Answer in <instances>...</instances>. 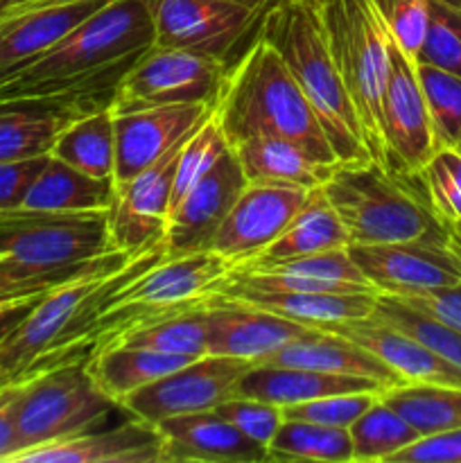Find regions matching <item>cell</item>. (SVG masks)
Returning a JSON list of instances; mask_svg holds the SVG:
<instances>
[{"label": "cell", "instance_id": "6da1fadb", "mask_svg": "<svg viewBox=\"0 0 461 463\" xmlns=\"http://www.w3.org/2000/svg\"><path fill=\"white\" fill-rule=\"evenodd\" d=\"M152 48L147 0H108L52 48L0 75V104L75 98L111 109L118 81Z\"/></svg>", "mask_w": 461, "mask_h": 463}, {"label": "cell", "instance_id": "7a4b0ae2", "mask_svg": "<svg viewBox=\"0 0 461 463\" xmlns=\"http://www.w3.org/2000/svg\"><path fill=\"white\" fill-rule=\"evenodd\" d=\"M131 256L113 251L107 211L0 213V285L45 294L81 276L120 269Z\"/></svg>", "mask_w": 461, "mask_h": 463}, {"label": "cell", "instance_id": "3957f363", "mask_svg": "<svg viewBox=\"0 0 461 463\" xmlns=\"http://www.w3.org/2000/svg\"><path fill=\"white\" fill-rule=\"evenodd\" d=\"M212 113L230 147L258 136H271L292 140L328 165L339 161L315 109L274 45L260 34V27L226 66Z\"/></svg>", "mask_w": 461, "mask_h": 463}, {"label": "cell", "instance_id": "277c9868", "mask_svg": "<svg viewBox=\"0 0 461 463\" xmlns=\"http://www.w3.org/2000/svg\"><path fill=\"white\" fill-rule=\"evenodd\" d=\"M260 34L274 45L301 86L339 161L369 158L316 0H274L262 14Z\"/></svg>", "mask_w": 461, "mask_h": 463}, {"label": "cell", "instance_id": "5b68a950", "mask_svg": "<svg viewBox=\"0 0 461 463\" xmlns=\"http://www.w3.org/2000/svg\"><path fill=\"white\" fill-rule=\"evenodd\" d=\"M321 190L351 244L450 242L419 179H402L373 158L337 161Z\"/></svg>", "mask_w": 461, "mask_h": 463}, {"label": "cell", "instance_id": "8992f818", "mask_svg": "<svg viewBox=\"0 0 461 463\" xmlns=\"http://www.w3.org/2000/svg\"><path fill=\"white\" fill-rule=\"evenodd\" d=\"M316 5L369 158L387 167L382 131V95L389 75L387 27L371 0H316Z\"/></svg>", "mask_w": 461, "mask_h": 463}, {"label": "cell", "instance_id": "52a82bcc", "mask_svg": "<svg viewBox=\"0 0 461 463\" xmlns=\"http://www.w3.org/2000/svg\"><path fill=\"white\" fill-rule=\"evenodd\" d=\"M118 410L122 407L98 387L86 360L27 375L14 407L21 452L98 430Z\"/></svg>", "mask_w": 461, "mask_h": 463}, {"label": "cell", "instance_id": "ba28073f", "mask_svg": "<svg viewBox=\"0 0 461 463\" xmlns=\"http://www.w3.org/2000/svg\"><path fill=\"white\" fill-rule=\"evenodd\" d=\"M224 75L221 59L154 45L118 81L111 113L122 116L167 104H215Z\"/></svg>", "mask_w": 461, "mask_h": 463}, {"label": "cell", "instance_id": "9c48e42d", "mask_svg": "<svg viewBox=\"0 0 461 463\" xmlns=\"http://www.w3.org/2000/svg\"><path fill=\"white\" fill-rule=\"evenodd\" d=\"M156 48L188 50L229 66L256 36L265 9L226 0H147Z\"/></svg>", "mask_w": 461, "mask_h": 463}, {"label": "cell", "instance_id": "30bf717a", "mask_svg": "<svg viewBox=\"0 0 461 463\" xmlns=\"http://www.w3.org/2000/svg\"><path fill=\"white\" fill-rule=\"evenodd\" d=\"M256 362L238 357L203 355L181 369L136 389L120 401L122 411L145 423H161L170 416L215 410L238 392V383Z\"/></svg>", "mask_w": 461, "mask_h": 463}, {"label": "cell", "instance_id": "8fae6325", "mask_svg": "<svg viewBox=\"0 0 461 463\" xmlns=\"http://www.w3.org/2000/svg\"><path fill=\"white\" fill-rule=\"evenodd\" d=\"M382 131L387 167L402 179H414L429 161L434 145L428 107L416 61L389 34V75L382 95Z\"/></svg>", "mask_w": 461, "mask_h": 463}, {"label": "cell", "instance_id": "7c38bea8", "mask_svg": "<svg viewBox=\"0 0 461 463\" xmlns=\"http://www.w3.org/2000/svg\"><path fill=\"white\" fill-rule=\"evenodd\" d=\"M183 143L174 145L134 179L116 185V194L107 211L108 242L113 251L134 258L163 242L176 161Z\"/></svg>", "mask_w": 461, "mask_h": 463}, {"label": "cell", "instance_id": "4fadbf2b", "mask_svg": "<svg viewBox=\"0 0 461 463\" xmlns=\"http://www.w3.org/2000/svg\"><path fill=\"white\" fill-rule=\"evenodd\" d=\"M307 194L310 190L296 185L247 184L217 229L211 251L233 267L253 260L283 233L307 202Z\"/></svg>", "mask_w": 461, "mask_h": 463}, {"label": "cell", "instance_id": "5bb4252c", "mask_svg": "<svg viewBox=\"0 0 461 463\" xmlns=\"http://www.w3.org/2000/svg\"><path fill=\"white\" fill-rule=\"evenodd\" d=\"M348 253L364 279L384 294L461 283V253L450 242L348 244Z\"/></svg>", "mask_w": 461, "mask_h": 463}, {"label": "cell", "instance_id": "9a60e30c", "mask_svg": "<svg viewBox=\"0 0 461 463\" xmlns=\"http://www.w3.org/2000/svg\"><path fill=\"white\" fill-rule=\"evenodd\" d=\"M111 271L118 269L81 276L45 292L32 307L30 315L0 342V369L14 380L39 373L32 369L59 346V339L72 324L81 303Z\"/></svg>", "mask_w": 461, "mask_h": 463}, {"label": "cell", "instance_id": "2e32d148", "mask_svg": "<svg viewBox=\"0 0 461 463\" xmlns=\"http://www.w3.org/2000/svg\"><path fill=\"white\" fill-rule=\"evenodd\" d=\"M247 188L233 149H226L211 172L170 213L165 226V258L211 251L217 229Z\"/></svg>", "mask_w": 461, "mask_h": 463}, {"label": "cell", "instance_id": "e0dca14e", "mask_svg": "<svg viewBox=\"0 0 461 463\" xmlns=\"http://www.w3.org/2000/svg\"><path fill=\"white\" fill-rule=\"evenodd\" d=\"M212 104H167L113 116L116 170L113 181L125 184L158 161L174 145L188 140L211 118Z\"/></svg>", "mask_w": 461, "mask_h": 463}, {"label": "cell", "instance_id": "ac0fdd59", "mask_svg": "<svg viewBox=\"0 0 461 463\" xmlns=\"http://www.w3.org/2000/svg\"><path fill=\"white\" fill-rule=\"evenodd\" d=\"M310 326L296 324L274 312L208 294L206 355L238 357L260 364L292 339L310 333Z\"/></svg>", "mask_w": 461, "mask_h": 463}, {"label": "cell", "instance_id": "d6986e66", "mask_svg": "<svg viewBox=\"0 0 461 463\" xmlns=\"http://www.w3.org/2000/svg\"><path fill=\"white\" fill-rule=\"evenodd\" d=\"M108 0H27L0 9V75L71 34Z\"/></svg>", "mask_w": 461, "mask_h": 463}, {"label": "cell", "instance_id": "ffe728a7", "mask_svg": "<svg viewBox=\"0 0 461 463\" xmlns=\"http://www.w3.org/2000/svg\"><path fill=\"white\" fill-rule=\"evenodd\" d=\"M233 265L215 251L165 258L118 289L104 312L122 306H181L197 303L215 292Z\"/></svg>", "mask_w": 461, "mask_h": 463}, {"label": "cell", "instance_id": "44dd1931", "mask_svg": "<svg viewBox=\"0 0 461 463\" xmlns=\"http://www.w3.org/2000/svg\"><path fill=\"white\" fill-rule=\"evenodd\" d=\"M9 463H163V437L156 425L131 416L118 428L90 430L23 450Z\"/></svg>", "mask_w": 461, "mask_h": 463}, {"label": "cell", "instance_id": "7402d4cb", "mask_svg": "<svg viewBox=\"0 0 461 463\" xmlns=\"http://www.w3.org/2000/svg\"><path fill=\"white\" fill-rule=\"evenodd\" d=\"M156 430L163 437V463H265L267 448L215 410L170 416Z\"/></svg>", "mask_w": 461, "mask_h": 463}, {"label": "cell", "instance_id": "603a6c76", "mask_svg": "<svg viewBox=\"0 0 461 463\" xmlns=\"http://www.w3.org/2000/svg\"><path fill=\"white\" fill-rule=\"evenodd\" d=\"M325 333L342 335L362 348L373 353L389 369L396 371L405 383H432L461 387V371L443 360L441 355L420 344L411 335L402 333L396 326H389L375 317L355 321H334L319 326Z\"/></svg>", "mask_w": 461, "mask_h": 463}, {"label": "cell", "instance_id": "cb8c5ba5", "mask_svg": "<svg viewBox=\"0 0 461 463\" xmlns=\"http://www.w3.org/2000/svg\"><path fill=\"white\" fill-rule=\"evenodd\" d=\"M212 294L274 312L296 324L319 328L334 321H355L373 315L378 292H296V289H262L226 276Z\"/></svg>", "mask_w": 461, "mask_h": 463}, {"label": "cell", "instance_id": "d4e9b609", "mask_svg": "<svg viewBox=\"0 0 461 463\" xmlns=\"http://www.w3.org/2000/svg\"><path fill=\"white\" fill-rule=\"evenodd\" d=\"M93 111L99 107L75 98L0 104V163L50 154L57 136L72 120Z\"/></svg>", "mask_w": 461, "mask_h": 463}, {"label": "cell", "instance_id": "484cf974", "mask_svg": "<svg viewBox=\"0 0 461 463\" xmlns=\"http://www.w3.org/2000/svg\"><path fill=\"white\" fill-rule=\"evenodd\" d=\"M260 364L296 366V369L324 371V373L334 375H355V378L382 383L387 389L405 384V380L396 371L389 369L380 357L362 348L360 344L319 328H312L310 333L287 342L278 351L271 353L267 360H262Z\"/></svg>", "mask_w": 461, "mask_h": 463}, {"label": "cell", "instance_id": "4316f807", "mask_svg": "<svg viewBox=\"0 0 461 463\" xmlns=\"http://www.w3.org/2000/svg\"><path fill=\"white\" fill-rule=\"evenodd\" d=\"M382 383L355 375H334L324 371L296 369V366H271L256 364L240 378L235 396L258 398L276 407L298 405V402L315 401L337 393H382Z\"/></svg>", "mask_w": 461, "mask_h": 463}, {"label": "cell", "instance_id": "83f0119b", "mask_svg": "<svg viewBox=\"0 0 461 463\" xmlns=\"http://www.w3.org/2000/svg\"><path fill=\"white\" fill-rule=\"evenodd\" d=\"M238 156L247 184L296 185L315 190L333 172V165L316 161L312 154L294 145L292 140L258 136L230 147Z\"/></svg>", "mask_w": 461, "mask_h": 463}, {"label": "cell", "instance_id": "f1b7e54d", "mask_svg": "<svg viewBox=\"0 0 461 463\" xmlns=\"http://www.w3.org/2000/svg\"><path fill=\"white\" fill-rule=\"evenodd\" d=\"M113 194H116L113 176L99 179V176L84 175L68 163L50 156L27 190L21 208L50 213L108 211Z\"/></svg>", "mask_w": 461, "mask_h": 463}, {"label": "cell", "instance_id": "f546056e", "mask_svg": "<svg viewBox=\"0 0 461 463\" xmlns=\"http://www.w3.org/2000/svg\"><path fill=\"white\" fill-rule=\"evenodd\" d=\"M348 244H351L348 231L343 229L342 220L333 211L319 185V188L310 190L307 202L294 215V220L285 226L283 233L260 256L240 267L269 265V262L285 260V258L310 256V253L333 251V249H348Z\"/></svg>", "mask_w": 461, "mask_h": 463}, {"label": "cell", "instance_id": "4dcf8cb0", "mask_svg": "<svg viewBox=\"0 0 461 463\" xmlns=\"http://www.w3.org/2000/svg\"><path fill=\"white\" fill-rule=\"evenodd\" d=\"M193 360L194 357L167 355L149 348L108 346L86 357V366L98 387L120 405L122 398L129 396L131 392L181 369Z\"/></svg>", "mask_w": 461, "mask_h": 463}, {"label": "cell", "instance_id": "1f68e13d", "mask_svg": "<svg viewBox=\"0 0 461 463\" xmlns=\"http://www.w3.org/2000/svg\"><path fill=\"white\" fill-rule=\"evenodd\" d=\"M50 156L90 176H113L116 170V129L111 109L86 113L72 120L54 140Z\"/></svg>", "mask_w": 461, "mask_h": 463}, {"label": "cell", "instance_id": "d6a6232c", "mask_svg": "<svg viewBox=\"0 0 461 463\" xmlns=\"http://www.w3.org/2000/svg\"><path fill=\"white\" fill-rule=\"evenodd\" d=\"M420 437L461 428V387L432 383H405L380 393Z\"/></svg>", "mask_w": 461, "mask_h": 463}, {"label": "cell", "instance_id": "836d02e7", "mask_svg": "<svg viewBox=\"0 0 461 463\" xmlns=\"http://www.w3.org/2000/svg\"><path fill=\"white\" fill-rule=\"evenodd\" d=\"M351 463L353 441L348 428L283 419L278 432L267 446L265 463Z\"/></svg>", "mask_w": 461, "mask_h": 463}, {"label": "cell", "instance_id": "e575fe53", "mask_svg": "<svg viewBox=\"0 0 461 463\" xmlns=\"http://www.w3.org/2000/svg\"><path fill=\"white\" fill-rule=\"evenodd\" d=\"M206 303L208 297L206 301L174 312L165 319L129 330L108 346L149 348V351L167 353V355H185L194 357V360L203 357L206 355Z\"/></svg>", "mask_w": 461, "mask_h": 463}, {"label": "cell", "instance_id": "d590c367", "mask_svg": "<svg viewBox=\"0 0 461 463\" xmlns=\"http://www.w3.org/2000/svg\"><path fill=\"white\" fill-rule=\"evenodd\" d=\"M348 432L353 441V461L360 463L389 461L396 452L420 439V434L380 396Z\"/></svg>", "mask_w": 461, "mask_h": 463}, {"label": "cell", "instance_id": "8d00e7d4", "mask_svg": "<svg viewBox=\"0 0 461 463\" xmlns=\"http://www.w3.org/2000/svg\"><path fill=\"white\" fill-rule=\"evenodd\" d=\"M371 317H375V319L384 321V324L389 326H396V328H400L402 333L411 335V337L419 339V342L425 344L428 348H432L437 355H441L443 360L450 362L452 366H456V369L461 371L459 330L441 324V321L425 315V312H419L414 310V307L405 306L400 298L384 292H378L373 315Z\"/></svg>", "mask_w": 461, "mask_h": 463}, {"label": "cell", "instance_id": "74e56055", "mask_svg": "<svg viewBox=\"0 0 461 463\" xmlns=\"http://www.w3.org/2000/svg\"><path fill=\"white\" fill-rule=\"evenodd\" d=\"M416 75L428 107L434 145L437 149L455 147L461 134V77L419 61Z\"/></svg>", "mask_w": 461, "mask_h": 463}, {"label": "cell", "instance_id": "f35d334b", "mask_svg": "<svg viewBox=\"0 0 461 463\" xmlns=\"http://www.w3.org/2000/svg\"><path fill=\"white\" fill-rule=\"evenodd\" d=\"M230 149L229 140L224 138L217 122L215 113H211L206 122L190 136L183 143L179 152V161H176L174 184H172V197H170V213L179 206L185 199V194L215 167L221 154ZM170 217V215H167Z\"/></svg>", "mask_w": 461, "mask_h": 463}, {"label": "cell", "instance_id": "ab89813d", "mask_svg": "<svg viewBox=\"0 0 461 463\" xmlns=\"http://www.w3.org/2000/svg\"><path fill=\"white\" fill-rule=\"evenodd\" d=\"M416 179L443 224L461 222V154L455 147H438Z\"/></svg>", "mask_w": 461, "mask_h": 463}, {"label": "cell", "instance_id": "60d3db41", "mask_svg": "<svg viewBox=\"0 0 461 463\" xmlns=\"http://www.w3.org/2000/svg\"><path fill=\"white\" fill-rule=\"evenodd\" d=\"M414 61L461 77V9L429 0L428 30Z\"/></svg>", "mask_w": 461, "mask_h": 463}, {"label": "cell", "instance_id": "b9f144b4", "mask_svg": "<svg viewBox=\"0 0 461 463\" xmlns=\"http://www.w3.org/2000/svg\"><path fill=\"white\" fill-rule=\"evenodd\" d=\"M380 393H337V396L315 398V401L298 402V405L280 407L283 419L306 420L315 425H328V428H351L375 401Z\"/></svg>", "mask_w": 461, "mask_h": 463}, {"label": "cell", "instance_id": "7bdbcfd3", "mask_svg": "<svg viewBox=\"0 0 461 463\" xmlns=\"http://www.w3.org/2000/svg\"><path fill=\"white\" fill-rule=\"evenodd\" d=\"M391 39L414 59L428 30L429 0H371Z\"/></svg>", "mask_w": 461, "mask_h": 463}, {"label": "cell", "instance_id": "ee69618b", "mask_svg": "<svg viewBox=\"0 0 461 463\" xmlns=\"http://www.w3.org/2000/svg\"><path fill=\"white\" fill-rule=\"evenodd\" d=\"M215 411L221 419L229 420L230 425H235L240 432L251 437L253 441L262 443L265 448L269 446V441L278 432L280 423H283V411H280V407L265 401H258V398L233 396L229 401L220 402L215 407Z\"/></svg>", "mask_w": 461, "mask_h": 463}, {"label": "cell", "instance_id": "f6af8a7d", "mask_svg": "<svg viewBox=\"0 0 461 463\" xmlns=\"http://www.w3.org/2000/svg\"><path fill=\"white\" fill-rule=\"evenodd\" d=\"M393 297L400 298L405 306L425 312V315L434 317L441 324L450 326V328L461 333V283L446 285V288L420 289V292L393 294Z\"/></svg>", "mask_w": 461, "mask_h": 463}, {"label": "cell", "instance_id": "bcb514c9", "mask_svg": "<svg viewBox=\"0 0 461 463\" xmlns=\"http://www.w3.org/2000/svg\"><path fill=\"white\" fill-rule=\"evenodd\" d=\"M387 463H461V428L416 439Z\"/></svg>", "mask_w": 461, "mask_h": 463}, {"label": "cell", "instance_id": "7dc6e473", "mask_svg": "<svg viewBox=\"0 0 461 463\" xmlns=\"http://www.w3.org/2000/svg\"><path fill=\"white\" fill-rule=\"evenodd\" d=\"M48 158L50 154H43V156L23 158V161L0 163V213L16 211L23 206L27 190L43 170Z\"/></svg>", "mask_w": 461, "mask_h": 463}, {"label": "cell", "instance_id": "c3c4849f", "mask_svg": "<svg viewBox=\"0 0 461 463\" xmlns=\"http://www.w3.org/2000/svg\"><path fill=\"white\" fill-rule=\"evenodd\" d=\"M23 380L7 384V387L0 389V461L9 463L16 452H21V441H18L16 432V414H14V407H16V396L21 392Z\"/></svg>", "mask_w": 461, "mask_h": 463}, {"label": "cell", "instance_id": "681fc988", "mask_svg": "<svg viewBox=\"0 0 461 463\" xmlns=\"http://www.w3.org/2000/svg\"><path fill=\"white\" fill-rule=\"evenodd\" d=\"M41 297H43V294H41ZM41 297L27 298V301L18 303V306H12V307H5V310H0V342H3V339L7 337V335L12 333V330L16 328V326L21 324V321L25 319L27 315H30V310L36 306V301H39Z\"/></svg>", "mask_w": 461, "mask_h": 463}, {"label": "cell", "instance_id": "f907efd6", "mask_svg": "<svg viewBox=\"0 0 461 463\" xmlns=\"http://www.w3.org/2000/svg\"><path fill=\"white\" fill-rule=\"evenodd\" d=\"M34 297H41V294H27V292H21V289H9V288H3V285H0V310L18 306V303L27 301V298H34Z\"/></svg>", "mask_w": 461, "mask_h": 463}, {"label": "cell", "instance_id": "816d5d0a", "mask_svg": "<svg viewBox=\"0 0 461 463\" xmlns=\"http://www.w3.org/2000/svg\"><path fill=\"white\" fill-rule=\"evenodd\" d=\"M447 235H450V244L461 253V222L447 226Z\"/></svg>", "mask_w": 461, "mask_h": 463}, {"label": "cell", "instance_id": "f5cc1de1", "mask_svg": "<svg viewBox=\"0 0 461 463\" xmlns=\"http://www.w3.org/2000/svg\"><path fill=\"white\" fill-rule=\"evenodd\" d=\"M226 3H238V5H244V7H253V9H267L274 0H226Z\"/></svg>", "mask_w": 461, "mask_h": 463}, {"label": "cell", "instance_id": "db71d44e", "mask_svg": "<svg viewBox=\"0 0 461 463\" xmlns=\"http://www.w3.org/2000/svg\"><path fill=\"white\" fill-rule=\"evenodd\" d=\"M25 378H27V375H25ZM12 383H16V380H14V378H9V375L5 373L3 369H0V389H3V387H7V384H12Z\"/></svg>", "mask_w": 461, "mask_h": 463}, {"label": "cell", "instance_id": "11a10c76", "mask_svg": "<svg viewBox=\"0 0 461 463\" xmlns=\"http://www.w3.org/2000/svg\"><path fill=\"white\" fill-rule=\"evenodd\" d=\"M441 3L450 5V7H456V9H461V0H441Z\"/></svg>", "mask_w": 461, "mask_h": 463}, {"label": "cell", "instance_id": "9f6ffc18", "mask_svg": "<svg viewBox=\"0 0 461 463\" xmlns=\"http://www.w3.org/2000/svg\"><path fill=\"white\" fill-rule=\"evenodd\" d=\"M18 3H27V0H7V5H5V7H9V5H18Z\"/></svg>", "mask_w": 461, "mask_h": 463}, {"label": "cell", "instance_id": "6f0895ef", "mask_svg": "<svg viewBox=\"0 0 461 463\" xmlns=\"http://www.w3.org/2000/svg\"><path fill=\"white\" fill-rule=\"evenodd\" d=\"M455 149H456V152L461 154V134H459V138H456V143H455Z\"/></svg>", "mask_w": 461, "mask_h": 463}, {"label": "cell", "instance_id": "680465c9", "mask_svg": "<svg viewBox=\"0 0 461 463\" xmlns=\"http://www.w3.org/2000/svg\"><path fill=\"white\" fill-rule=\"evenodd\" d=\"M5 5H7V0H0V9H3Z\"/></svg>", "mask_w": 461, "mask_h": 463}]
</instances>
